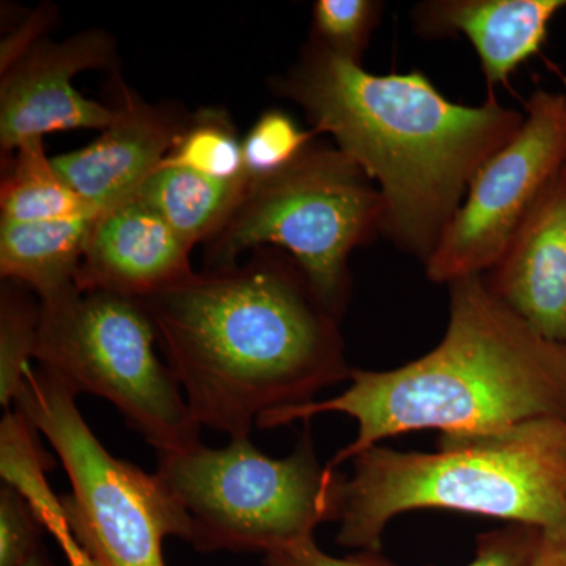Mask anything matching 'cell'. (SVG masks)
Returning <instances> with one entry per match:
<instances>
[{
	"label": "cell",
	"instance_id": "obj_17",
	"mask_svg": "<svg viewBox=\"0 0 566 566\" xmlns=\"http://www.w3.org/2000/svg\"><path fill=\"white\" fill-rule=\"evenodd\" d=\"M0 185L2 219L48 222L77 216H99L70 188L44 151L43 139L24 142L11 153Z\"/></svg>",
	"mask_w": 566,
	"mask_h": 566
},
{
	"label": "cell",
	"instance_id": "obj_12",
	"mask_svg": "<svg viewBox=\"0 0 566 566\" xmlns=\"http://www.w3.org/2000/svg\"><path fill=\"white\" fill-rule=\"evenodd\" d=\"M491 292L549 340L566 344V167L532 205L490 274Z\"/></svg>",
	"mask_w": 566,
	"mask_h": 566
},
{
	"label": "cell",
	"instance_id": "obj_16",
	"mask_svg": "<svg viewBox=\"0 0 566 566\" xmlns=\"http://www.w3.org/2000/svg\"><path fill=\"white\" fill-rule=\"evenodd\" d=\"M249 180L221 181L192 170L161 166L136 193L189 248L210 241L243 200Z\"/></svg>",
	"mask_w": 566,
	"mask_h": 566
},
{
	"label": "cell",
	"instance_id": "obj_9",
	"mask_svg": "<svg viewBox=\"0 0 566 566\" xmlns=\"http://www.w3.org/2000/svg\"><path fill=\"white\" fill-rule=\"evenodd\" d=\"M566 163V92L536 91L520 132L472 178L424 263L431 282L485 275L504 255L539 193Z\"/></svg>",
	"mask_w": 566,
	"mask_h": 566
},
{
	"label": "cell",
	"instance_id": "obj_3",
	"mask_svg": "<svg viewBox=\"0 0 566 566\" xmlns=\"http://www.w3.org/2000/svg\"><path fill=\"white\" fill-rule=\"evenodd\" d=\"M441 344L394 370H352L337 397L264 412L256 427L346 415L356 438L327 463L419 430L447 436L493 433L528 420H566V344L536 333L486 285L483 275L450 283Z\"/></svg>",
	"mask_w": 566,
	"mask_h": 566
},
{
	"label": "cell",
	"instance_id": "obj_14",
	"mask_svg": "<svg viewBox=\"0 0 566 566\" xmlns=\"http://www.w3.org/2000/svg\"><path fill=\"white\" fill-rule=\"evenodd\" d=\"M566 0H428L412 10L424 39L464 35L482 63L493 92L545 43L551 22Z\"/></svg>",
	"mask_w": 566,
	"mask_h": 566
},
{
	"label": "cell",
	"instance_id": "obj_20",
	"mask_svg": "<svg viewBox=\"0 0 566 566\" xmlns=\"http://www.w3.org/2000/svg\"><path fill=\"white\" fill-rule=\"evenodd\" d=\"M385 3L378 0H316L311 43L338 57L360 63L379 24Z\"/></svg>",
	"mask_w": 566,
	"mask_h": 566
},
{
	"label": "cell",
	"instance_id": "obj_22",
	"mask_svg": "<svg viewBox=\"0 0 566 566\" xmlns=\"http://www.w3.org/2000/svg\"><path fill=\"white\" fill-rule=\"evenodd\" d=\"M44 526L31 502L17 488L0 490V566H22L41 549Z\"/></svg>",
	"mask_w": 566,
	"mask_h": 566
},
{
	"label": "cell",
	"instance_id": "obj_15",
	"mask_svg": "<svg viewBox=\"0 0 566 566\" xmlns=\"http://www.w3.org/2000/svg\"><path fill=\"white\" fill-rule=\"evenodd\" d=\"M98 216L48 222L0 219V275L55 303L80 293L77 274L88 234Z\"/></svg>",
	"mask_w": 566,
	"mask_h": 566
},
{
	"label": "cell",
	"instance_id": "obj_11",
	"mask_svg": "<svg viewBox=\"0 0 566 566\" xmlns=\"http://www.w3.org/2000/svg\"><path fill=\"white\" fill-rule=\"evenodd\" d=\"M114 120L87 147L54 156L52 164L77 196L102 212L133 199L167 158L191 115L142 99L115 82Z\"/></svg>",
	"mask_w": 566,
	"mask_h": 566
},
{
	"label": "cell",
	"instance_id": "obj_25",
	"mask_svg": "<svg viewBox=\"0 0 566 566\" xmlns=\"http://www.w3.org/2000/svg\"><path fill=\"white\" fill-rule=\"evenodd\" d=\"M35 513L44 528L61 545L70 566H99L95 558L80 545L76 536L71 534L61 499L52 494L43 504L36 506Z\"/></svg>",
	"mask_w": 566,
	"mask_h": 566
},
{
	"label": "cell",
	"instance_id": "obj_5",
	"mask_svg": "<svg viewBox=\"0 0 566 566\" xmlns=\"http://www.w3.org/2000/svg\"><path fill=\"white\" fill-rule=\"evenodd\" d=\"M382 211L367 174L335 145L314 142L281 172L249 182L229 221L207 241L208 270L233 266L249 249H279L340 322L352 294L349 256L381 233Z\"/></svg>",
	"mask_w": 566,
	"mask_h": 566
},
{
	"label": "cell",
	"instance_id": "obj_13",
	"mask_svg": "<svg viewBox=\"0 0 566 566\" xmlns=\"http://www.w3.org/2000/svg\"><path fill=\"white\" fill-rule=\"evenodd\" d=\"M192 249L136 196L93 222L77 286L82 293L150 296L193 273Z\"/></svg>",
	"mask_w": 566,
	"mask_h": 566
},
{
	"label": "cell",
	"instance_id": "obj_23",
	"mask_svg": "<svg viewBox=\"0 0 566 566\" xmlns=\"http://www.w3.org/2000/svg\"><path fill=\"white\" fill-rule=\"evenodd\" d=\"M543 531L526 524H506L479 535L475 557L465 566H528L542 543Z\"/></svg>",
	"mask_w": 566,
	"mask_h": 566
},
{
	"label": "cell",
	"instance_id": "obj_24",
	"mask_svg": "<svg viewBox=\"0 0 566 566\" xmlns=\"http://www.w3.org/2000/svg\"><path fill=\"white\" fill-rule=\"evenodd\" d=\"M264 566H397L375 551H357L346 557H333L316 546L315 539L293 543L263 556Z\"/></svg>",
	"mask_w": 566,
	"mask_h": 566
},
{
	"label": "cell",
	"instance_id": "obj_1",
	"mask_svg": "<svg viewBox=\"0 0 566 566\" xmlns=\"http://www.w3.org/2000/svg\"><path fill=\"white\" fill-rule=\"evenodd\" d=\"M139 301L196 422L232 439L352 375L338 319L279 249Z\"/></svg>",
	"mask_w": 566,
	"mask_h": 566
},
{
	"label": "cell",
	"instance_id": "obj_28",
	"mask_svg": "<svg viewBox=\"0 0 566 566\" xmlns=\"http://www.w3.org/2000/svg\"><path fill=\"white\" fill-rule=\"evenodd\" d=\"M22 566H51V564L50 560H48L46 554H44L43 547H41V549L36 551Z\"/></svg>",
	"mask_w": 566,
	"mask_h": 566
},
{
	"label": "cell",
	"instance_id": "obj_8",
	"mask_svg": "<svg viewBox=\"0 0 566 566\" xmlns=\"http://www.w3.org/2000/svg\"><path fill=\"white\" fill-rule=\"evenodd\" d=\"M35 359L74 394L111 401L158 453L200 444V424L169 365L155 353V326L139 300L76 293L41 304Z\"/></svg>",
	"mask_w": 566,
	"mask_h": 566
},
{
	"label": "cell",
	"instance_id": "obj_26",
	"mask_svg": "<svg viewBox=\"0 0 566 566\" xmlns=\"http://www.w3.org/2000/svg\"><path fill=\"white\" fill-rule=\"evenodd\" d=\"M51 10L40 9L31 14L21 28L10 33L9 39L2 41V52H0V70L7 71L14 62L20 61L33 44L41 40V31L46 29L51 22Z\"/></svg>",
	"mask_w": 566,
	"mask_h": 566
},
{
	"label": "cell",
	"instance_id": "obj_4",
	"mask_svg": "<svg viewBox=\"0 0 566 566\" xmlns=\"http://www.w3.org/2000/svg\"><path fill=\"white\" fill-rule=\"evenodd\" d=\"M338 520V545L382 546L394 517L449 510L566 528V420L535 419L493 433L441 434L434 453L376 446L353 458Z\"/></svg>",
	"mask_w": 566,
	"mask_h": 566
},
{
	"label": "cell",
	"instance_id": "obj_6",
	"mask_svg": "<svg viewBox=\"0 0 566 566\" xmlns=\"http://www.w3.org/2000/svg\"><path fill=\"white\" fill-rule=\"evenodd\" d=\"M167 490L191 521L197 551L268 554L314 538L316 527L340 520L346 476L322 465L311 434L275 460L249 438L223 449L200 444L158 453Z\"/></svg>",
	"mask_w": 566,
	"mask_h": 566
},
{
	"label": "cell",
	"instance_id": "obj_21",
	"mask_svg": "<svg viewBox=\"0 0 566 566\" xmlns=\"http://www.w3.org/2000/svg\"><path fill=\"white\" fill-rule=\"evenodd\" d=\"M314 129H303L292 115L263 112L243 139L244 172L249 182L281 172L315 142Z\"/></svg>",
	"mask_w": 566,
	"mask_h": 566
},
{
	"label": "cell",
	"instance_id": "obj_7",
	"mask_svg": "<svg viewBox=\"0 0 566 566\" xmlns=\"http://www.w3.org/2000/svg\"><path fill=\"white\" fill-rule=\"evenodd\" d=\"M76 397L57 376L31 365L13 401L65 468L73 491L61 501L71 534L99 566H166L164 539L189 543V516L158 475L104 449Z\"/></svg>",
	"mask_w": 566,
	"mask_h": 566
},
{
	"label": "cell",
	"instance_id": "obj_27",
	"mask_svg": "<svg viewBox=\"0 0 566 566\" xmlns=\"http://www.w3.org/2000/svg\"><path fill=\"white\" fill-rule=\"evenodd\" d=\"M528 566H566V528L543 532L542 543Z\"/></svg>",
	"mask_w": 566,
	"mask_h": 566
},
{
	"label": "cell",
	"instance_id": "obj_19",
	"mask_svg": "<svg viewBox=\"0 0 566 566\" xmlns=\"http://www.w3.org/2000/svg\"><path fill=\"white\" fill-rule=\"evenodd\" d=\"M40 303L31 300L20 283L2 286L0 296V403L7 411L35 359Z\"/></svg>",
	"mask_w": 566,
	"mask_h": 566
},
{
	"label": "cell",
	"instance_id": "obj_18",
	"mask_svg": "<svg viewBox=\"0 0 566 566\" xmlns=\"http://www.w3.org/2000/svg\"><path fill=\"white\" fill-rule=\"evenodd\" d=\"M164 166L181 167L221 181L248 180L243 140L223 109L208 107L191 115Z\"/></svg>",
	"mask_w": 566,
	"mask_h": 566
},
{
	"label": "cell",
	"instance_id": "obj_29",
	"mask_svg": "<svg viewBox=\"0 0 566 566\" xmlns=\"http://www.w3.org/2000/svg\"><path fill=\"white\" fill-rule=\"evenodd\" d=\"M565 167H566V163H565Z\"/></svg>",
	"mask_w": 566,
	"mask_h": 566
},
{
	"label": "cell",
	"instance_id": "obj_2",
	"mask_svg": "<svg viewBox=\"0 0 566 566\" xmlns=\"http://www.w3.org/2000/svg\"><path fill=\"white\" fill-rule=\"evenodd\" d=\"M275 87L374 181L382 237L423 263L480 167L524 123L494 96L452 103L420 71L379 76L312 43Z\"/></svg>",
	"mask_w": 566,
	"mask_h": 566
},
{
	"label": "cell",
	"instance_id": "obj_10",
	"mask_svg": "<svg viewBox=\"0 0 566 566\" xmlns=\"http://www.w3.org/2000/svg\"><path fill=\"white\" fill-rule=\"evenodd\" d=\"M117 46L107 32L87 31L63 41L41 39L0 82V150L3 158L32 139L70 129H106L111 106L82 96L73 77L85 70L107 69Z\"/></svg>",
	"mask_w": 566,
	"mask_h": 566
}]
</instances>
